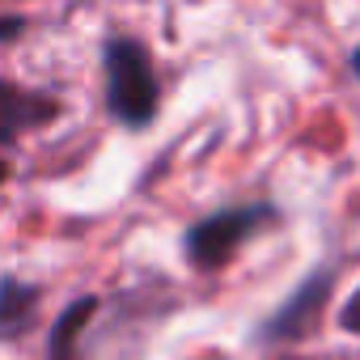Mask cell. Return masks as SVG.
Returning a JSON list of instances; mask_svg holds the SVG:
<instances>
[{
  "label": "cell",
  "mask_w": 360,
  "mask_h": 360,
  "mask_svg": "<svg viewBox=\"0 0 360 360\" xmlns=\"http://www.w3.org/2000/svg\"><path fill=\"white\" fill-rule=\"evenodd\" d=\"M339 326H343L347 335H360V284H356V292L343 301V309H339Z\"/></svg>",
  "instance_id": "obj_7"
},
{
  "label": "cell",
  "mask_w": 360,
  "mask_h": 360,
  "mask_svg": "<svg viewBox=\"0 0 360 360\" xmlns=\"http://www.w3.org/2000/svg\"><path fill=\"white\" fill-rule=\"evenodd\" d=\"M34 309H39V288L34 284H22L13 276L0 280V339H18L34 322Z\"/></svg>",
  "instance_id": "obj_6"
},
{
  "label": "cell",
  "mask_w": 360,
  "mask_h": 360,
  "mask_svg": "<svg viewBox=\"0 0 360 360\" xmlns=\"http://www.w3.org/2000/svg\"><path fill=\"white\" fill-rule=\"evenodd\" d=\"M330 284H335V271L330 267H318L309 280H301L297 284V292L271 314V318H263V326H259V343H292V339H301L314 322H318V314H322V305H326V297H330Z\"/></svg>",
  "instance_id": "obj_3"
},
{
  "label": "cell",
  "mask_w": 360,
  "mask_h": 360,
  "mask_svg": "<svg viewBox=\"0 0 360 360\" xmlns=\"http://www.w3.org/2000/svg\"><path fill=\"white\" fill-rule=\"evenodd\" d=\"M94 309H98V297H81L56 318L51 339H47V356L51 360H81V335H85L89 318H94Z\"/></svg>",
  "instance_id": "obj_5"
},
{
  "label": "cell",
  "mask_w": 360,
  "mask_h": 360,
  "mask_svg": "<svg viewBox=\"0 0 360 360\" xmlns=\"http://www.w3.org/2000/svg\"><path fill=\"white\" fill-rule=\"evenodd\" d=\"M5 178H9V165H5V157H0V183H5Z\"/></svg>",
  "instance_id": "obj_9"
},
{
  "label": "cell",
  "mask_w": 360,
  "mask_h": 360,
  "mask_svg": "<svg viewBox=\"0 0 360 360\" xmlns=\"http://www.w3.org/2000/svg\"><path fill=\"white\" fill-rule=\"evenodd\" d=\"M106 68V106L123 127H148L157 115V72L136 39H106L102 47Z\"/></svg>",
  "instance_id": "obj_1"
},
{
  "label": "cell",
  "mask_w": 360,
  "mask_h": 360,
  "mask_svg": "<svg viewBox=\"0 0 360 360\" xmlns=\"http://www.w3.org/2000/svg\"><path fill=\"white\" fill-rule=\"evenodd\" d=\"M60 115V102L51 94L22 89L18 81L0 77V144H13L34 127H47Z\"/></svg>",
  "instance_id": "obj_4"
},
{
  "label": "cell",
  "mask_w": 360,
  "mask_h": 360,
  "mask_svg": "<svg viewBox=\"0 0 360 360\" xmlns=\"http://www.w3.org/2000/svg\"><path fill=\"white\" fill-rule=\"evenodd\" d=\"M352 68H356V77H360V47H356V56H352Z\"/></svg>",
  "instance_id": "obj_10"
},
{
  "label": "cell",
  "mask_w": 360,
  "mask_h": 360,
  "mask_svg": "<svg viewBox=\"0 0 360 360\" xmlns=\"http://www.w3.org/2000/svg\"><path fill=\"white\" fill-rule=\"evenodd\" d=\"M26 30V18H0V39H18Z\"/></svg>",
  "instance_id": "obj_8"
},
{
  "label": "cell",
  "mask_w": 360,
  "mask_h": 360,
  "mask_svg": "<svg viewBox=\"0 0 360 360\" xmlns=\"http://www.w3.org/2000/svg\"><path fill=\"white\" fill-rule=\"evenodd\" d=\"M276 221V208L271 204H242V208H225V212H212L204 221H195L187 233H183V250L191 259V267L200 271H217L225 267L242 242H250L263 225Z\"/></svg>",
  "instance_id": "obj_2"
}]
</instances>
